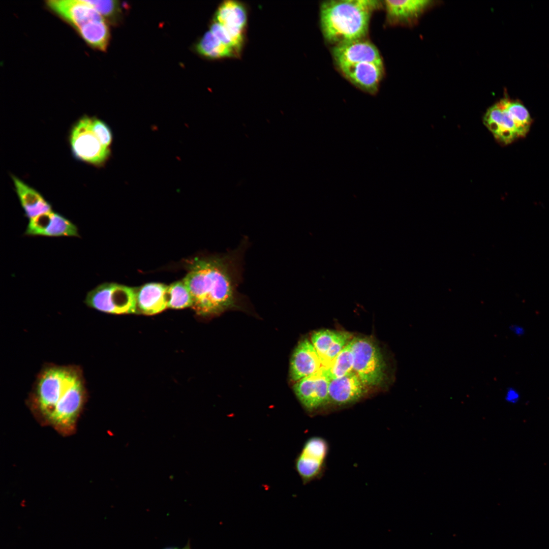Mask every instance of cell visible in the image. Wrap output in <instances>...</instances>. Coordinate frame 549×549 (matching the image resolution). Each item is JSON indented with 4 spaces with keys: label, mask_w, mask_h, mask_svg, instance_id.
<instances>
[{
    "label": "cell",
    "mask_w": 549,
    "mask_h": 549,
    "mask_svg": "<svg viewBox=\"0 0 549 549\" xmlns=\"http://www.w3.org/2000/svg\"><path fill=\"white\" fill-rule=\"evenodd\" d=\"M249 241L226 252L196 257L188 265L183 282L192 299V309L202 316L219 314L237 306V289L242 280L244 255Z\"/></svg>",
    "instance_id": "1"
},
{
    "label": "cell",
    "mask_w": 549,
    "mask_h": 549,
    "mask_svg": "<svg viewBox=\"0 0 549 549\" xmlns=\"http://www.w3.org/2000/svg\"><path fill=\"white\" fill-rule=\"evenodd\" d=\"M86 399L81 369L48 365L38 374L29 399L38 417L63 435L72 433Z\"/></svg>",
    "instance_id": "2"
},
{
    "label": "cell",
    "mask_w": 549,
    "mask_h": 549,
    "mask_svg": "<svg viewBox=\"0 0 549 549\" xmlns=\"http://www.w3.org/2000/svg\"><path fill=\"white\" fill-rule=\"evenodd\" d=\"M380 4L369 0H333L320 8V24L325 40L334 46L364 39L370 17Z\"/></svg>",
    "instance_id": "3"
},
{
    "label": "cell",
    "mask_w": 549,
    "mask_h": 549,
    "mask_svg": "<svg viewBox=\"0 0 549 549\" xmlns=\"http://www.w3.org/2000/svg\"><path fill=\"white\" fill-rule=\"evenodd\" d=\"M84 303L90 308L112 314L137 312L136 291L115 283H104L87 292Z\"/></svg>",
    "instance_id": "4"
},
{
    "label": "cell",
    "mask_w": 549,
    "mask_h": 549,
    "mask_svg": "<svg viewBox=\"0 0 549 549\" xmlns=\"http://www.w3.org/2000/svg\"><path fill=\"white\" fill-rule=\"evenodd\" d=\"M353 371L368 387L377 386L385 378V364L377 345L370 338L352 340Z\"/></svg>",
    "instance_id": "5"
},
{
    "label": "cell",
    "mask_w": 549,
    "mask_h": 549,
    "mask_svg": "<svg viewBox=\"0 0 549 549\" xmlns=\"http://www.w3.org/2000/svg\"><path fill=\"white\" fill-rule=\"evenodd\" d=\"M92 118L85 116L74 126L70 135L72 150L76 158L99 165L109 158L110 150L104 146L92 129Z\"/></svg>",
    "instance_id": "6"
},
{
    "label": "cell",
    "mask_w": 549,
    "mask_h": 549,
    "mask_svg": "<svg viewBox=\"0 0 549 549\" xmlns=\"http://www.w3.org/2000/svg\"><path fill=\"white\" fill-rule=\"evenodd\" d=\"M328 450L327 441L321 437L312 436L305 441L294 462L296 471L303 484L321 477Z\"/></svg>",
    "instance_id": "7"
},
{
    "label": "cell",
    "mask_w": 549,
    "mask_h": 549,
    "mask_svg": "<svg viewBox=\"0 0 549 549\" xmlns=\"http://www.w3.org/2000/svg\"><path fill=\"white\" fill-rule=\"evenodd\" d=\"M330 378L322 368L317 372L296 382L293 390L305 410L310 415L329 405L328 385Z\"/></svg>",
    "instance_id": "8"
},
{
    "label": "cell",
    "mask_w": 549,
    "mask_h": 549,
    "mask_svg": "<svg viewBox=\"0 0 549 549\" xmlns=\"http://www.w3.org/2000/svg\"><path fill=\"white\" fill-rule=\"evenodd\" d=\"M484 123L496 138L505 144L524 137L529 131L507 112L502 100L487 110L484 117Z\"/></svg>",
    "instance_id": "9"
},
{
    "label": "cell",
    "mask_w": 549,
    "mask_h": 549,
    "mask_svg": "<svg viewBox=\"0 0 549 549\" xmlns=\"http://www.w3.org/2000/svg\"><path fill=\"white\" fill-rule=\"evenodd\" d=\"M24 234L28 236L80 237L75 224L52 210L29 220Z\"/></svg>",
    "instance_id": "10"
},
{
    "label": "cell",
    "mask_w": 549,
    "mask_h": 549,
    "mask_svg": "<svg viewBox=\"0 0 549 549\" xmlns=\"http://www.w3.org/2000/svg\"><path fill=\"white\" fill-rule=\"evenodd\" d=\"M214 21L222 25L236 42L244 43L248 21L247 5L237 0H225L218 7Z\"/></svg>",
    "instance_id": "11"
},
{
    "label": "cell",
    "mask_w": 549,
    "mask_h": 549,
    "mask_svg": "<svg viewBox=\"0 0 549 549\" xmlns=\"http://www.w3.org/2000/svg\"><path fill=\"white\" fill-rule=\"evenodd\" d=\"M368 388L353 371L344 376L330 379L329 404L344 407L356 403L366 395Z\"/></svg>",
    "instance_id": "12"
},
{
    "label": "cell",
    "mask_w": 549,
    "mask_h": 549,
    "mask_svg": "<svg viewBox=\"0 0 549 549\" xmlns=\"http://www.w3.org/2000/svg\"><path fill=\"white\" fill-rule=\"evenodd\" d=\"M332 55L338 68L364 62H382L377 48L365 39L335 45Z\"/></svg>",
    "instance_id": "13"
},
{
    "label": "cell",
    "mask_w": 549,
    "mask_h": 549,
    "mask_svg": "<svg viewBox=\"0 0 549 549\" xmlns=\"http://www.w3.org/2000/svg\"><path fill=\"white\" fill-rule=\"evenodd\" d=\"M47 5L76 29L92 21L105 20L85 0H52Z\"/></svg>",
    "instance_id": "14"
},
{
    "label": "cell",
    "mask_w": 549,
    "mask_h": 549,
    "mask_svg": "<svg viewBox=\"0 0 549 549\" xmlns=\"http://www.w3.org/2000/svg\"><path fill=\"white\" fill-rule=\"evenodd\" d=\"M339 69L353 84L371 94L377 92L384 73L382 62L360 63Z\"/></svg>",
    "instance_id": "15"
},
{
    "label": "cell",
    "mask_w": 549,
    "mask_h": 549,
    "mask_svg": "<svg viewBox=\"0 0 549 549\" xmlns=\"http://www.w3.org/2000/svg\"><path fill=\"white\" fill-rule=\"evenodd\" d=\"M353 338L352 334L347 331L321 329L312 333L311 342L320 357L322 366L327 368Z\"/></svg>",
    "instance_id": "16"
},
{
    "label": "cell",
    "mask_w": 549,
    "mask_h": 549,
    "mask_svg": "<svg viewBox=\"0 0 549 549\" xmlns=\"http://www.w3.org/2000/svg\"><path fill=\"white\" fill-rule=\"evenodd\" d=\"M322 367L320 356L312 343L306 339L300 341L292 355L290 364V376L297 382L312 375Z\"/></svg>",
    "instance_id": "17"
},
{
    "label": "cell",
    "mask_w": 549,
    "mask_h": 549,
    "mask_svg": "<svg viewBox=\"0 0 549 549\" xmlns=\"http://www.w3.org/2000/svg\"><path fill=\"white\" fill-rule=\"evenodd\" d=\"M428 0L385 1L387 18L391 24H410L432 3Z\"/></svg>",
    "instance_id": "18"
},
{
    "label": "cell",
    "mask_w": 549,
    "mask_h": 549,
    "mask_svg": "<svg viewBox=\"0 0 549 549\" xmlns=\"http://www.w3.org/2000/svg\"><path fill=\"white\" fill-rule=\"evenodd\" d=\"M167 287L157 283L141 286L136 291L137 309L143 314L153 315L168 308Z\"/></svg>",
    "instance_id": "19"
},
{
    "label": "cell",
    "mask_w": 549,
    "mask_h": 549,
    "mask_svg": "<svg viewBox=\"0 0 549 549\" xmlns=\"http://www.w3.org/2000/svg\"><path fill=\"white\" fill-rule=\"evenodd\" d=\"M12 179L24 215L29 220L52 210L51 205L37 191L15 176Z\"/></svg>",
    "instance_id": "20"
},
{
    "label": "cell",
    "mask_w": 549,
    "mask_h": 549,
    "mask_svg": "<svg viewBox=\"0 0 549 549\" xmlns=\"http://www.w3.org/2000/svg\"><path fill=\"white\" fill-rule=\"evenodd\" d=\"M202 56L213 59L239 58L241 55L221 42L209 30L201 38L196 46Z\"/></svg>",
    "instance_id": "21"
},
{
    "label": "cell",
    "mask_w": 549,
    "mask_h": 549,
    "mask_svg": "<svg viewBox=\"0 0 549 549\" xmlns=\"http://www.w3.org/2000/svg\"><path fill=\"white\" fill-rule=\"evenodd\" d=\"M82 38L94 49L104 51L110 39V32L105 20L89 22L77 29Z\"/></svg>",
    "instance_id": "22"
},
{
    "label": "cell",
    "mask_w": 549,
    "mask_h": 549,
    "mask_svg": "<svg viewBox=\"0 0 549 549\" xmlns=\"http://www.w3.org/2000/svg\"><path fill=\"white\" fill-rule=\"evenodd\" d=\"M352 340L343 348L329 365L326 369L324 368L330 379L344 376L353 371Z\"/></svg>",
    "instance_id": "23"
},
{
    "label": "cell",
    "mask_w": 549,
    "mask_h": 549,
    "mask_svg": "<svg viewBox=\"0 0 549 549\" xmlns=\"http://www.w3.org/2000/svg\"><path fill=\"white\" fill-rule=\"evenodd\" d=\"M168 308L179 309L192 306L191 295L183 281L173 283L167 287Z\"/></svg>",
    "instance_id": "24"
},
{
    "label": "cell",
    "mask_w": 549,
    "mask_h": 549,
    "mask_svg": "<svg viewBox=\"0 0 549 549\" xmlns=\"http://www.w3.org/2000/svg\"><path fill=\"white\" fill-rule=\"evenodd\" d=\"M505 108L522 126L530 130L532 118L527 109L520 101H511L508 98L501 100Z\"/></svg>",
    "instance_id": "25"
},
{
    "label": "cell",
    "mask_w": 549,
    "mask_h": 549,
    "mask_svg": "<svg viewBox=\"0 0 549 549\" xmlns=\"http://www.w3.org/2000/svg\"><path fill=\"white\" fill-rule=\"evenodd\" d=\"M104 19H112L119 13V6L116 1L85 0Z\"/></svg>",
    "instance_id": "26"
},
{
    "label": "cell",
    "mask_w": 549,
    "mask_h": 549,
    "mask_svg": "<svg viewBox=\"0 0 549 549\" xmlns=\"http://www.w3.org/2000/svg\"><path fill=\"white\" fill-rule=\"evenodd\" d=\"M92 129L101 143L109 147L112 140L111 131L109 127L103 121L96 118H92Z\"/></svg>",
    "instance_id": "27"
},
{
    "label": "cell",
    "mask_w": 549,
    "mask_h": 549,
    "mask_svg": "<svg viewBox=\"0 0 549 549\" xmlns=\"http://www.w3.org/2000/svg\"><path fill=\"white\" fill-rule=\"evenodd\" d=\"M518 398V395L514 391L512 390L507 391L505 396V399L507 402L515 403L517 401Z\"/></svg>",
    "instance_id": "28"
},
{
    "label": "cell",
    "mask_w": 549,
    "mask_h": 549,
    "mask_svg": "<svg viewBox=\"0 0 549 549\" xmlns=\"http://www.w3.org/2000/svg\"><path fill=\"white\" fill-rule=\"evenodd\" d=\"M168 549H172V548H168Z\"/></svg>",
    "instance_id": "29"
}]
</instances>
